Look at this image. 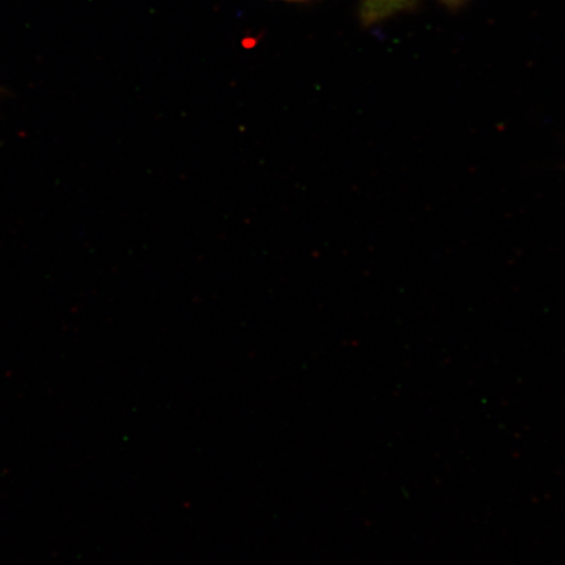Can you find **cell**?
<instances>
[{
	"label": "cell",
	"mask_w": 565,
	"mask_h": 565,
	"mask_svg": "<svg viewBox=\"0 0 565 565\" xmlns=\"http://www.w3.org/2000/svg\"><path fill=\"white\" fill-rule=\"evenodd\" d=\"M413 0H364L363 19L365 23H376L393 13L407 9Z\"/></svg>",
	"instance_id": "6da1fadb"
}]
</instances>
